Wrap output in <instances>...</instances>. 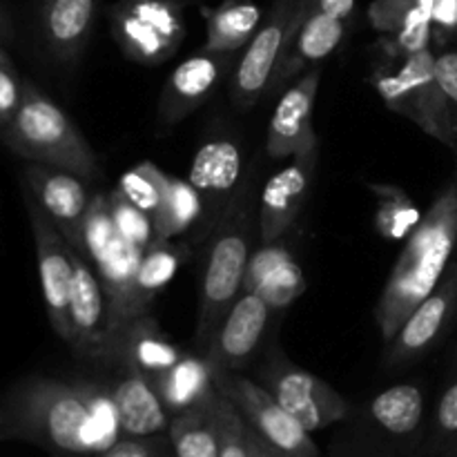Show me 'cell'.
Instances as JSON below:
<instances>
[{"label":"cell","instance_id":"41","mask_svg":"<svg viewBox=\"0 0 457 457\" xmlns=\"http://www.w3.org/2000/svg\"><path fill=\"white\" fill-rule=\"evenodd\" d=\"M250 445H253V457H288L281 453V451H277L275 446L268 445L266 440H262L253 428H250Z\"/></svg>","mask_w":457,"mask_h":457},{"label":"cell","instance_id":"4","mask_svg":"<svg viewBox=\"0 0 457 457\" xmlns=\"http://www.w3.org/2000/svg\"><path fill=\"white\" fill-rule=\"evenodd\" d=\"M250 186L241 187L217 221L212 245L205 259L201 284L199 317L195 328V351L205 353L210 337L244 290L250 262V232H253V204Z\"/></svg>","mask_w":457,"mask_h":457},{"label":"cell","instance_id":"8","mask_svg":"<svg viewBox=\"0 0 457 457\" xmlns=\"http://www.w3.org/2000/svg\"><path fill=\"white\" fill-rule=\"evenodd\" d=\"M214 386L235 404L245 424L277 451L288 457L320 455L311 433L272 397L266 386L244 378L237 370H217Z\"/></svg>","mask_w":457,"mask_h":457},{"label":"cell","instance_id":"32","mask_svg":"<svg viewBox=\"0 0 457 457\" xmlns=\"http://www.w3.org/2000/svg\"><path fill=\"white\" fill-rule=\"evenodd\" d=\"M119 239L120 237L116 232L114 217L110 210V195L94 192L87 214H85L83 230H80L79 253H83L94 266H98Z\"/></svg>","mask_w":457,"mask_h":457},{"label":"cell","instance_id":"23","mask_svg":"<svg viewBox=\"0 0 457 457\" xmlns=\"http://www.w3.org/2000/svg\"><path fill=\"white\" fill-rule=\"evenodd\" d=\"M96 16V0H45L43 38L49 56L61 65H71L85 52Z\"/></svg>","mask_w":457,"mask_h":457},{"label":"cell","instance_id":"42","mask_svg":"<svg viewBox=\"0 0 457 457\" xmlns=\"http://www.w3.org/2000/svg\"><path fill=\"white\" fill-rule=\"evenodd\" d=\"M12 38H13V27L12 22H9L7 13H4L3 7H0V43H9Z\"/></svg>","mask_w":457,"mask_h":457},{"label":"cell","instance_id":"2","mask_svg":"<svg viewBox=\"0 0 457 457\" xmlns=\"http://www.w3.org/2000/svg\"><path fill=\"white\" fill-rule=\"evenodd\" d=\"M455 248L457 195L451 183L437 195L420 226L406 239L404 250L375 306L373 317L384 342H391L411 312L436 290L453 262Z\"/></svg>","mask_w":457,"mask_h":457},{"label":"cell","instance_id":"11","mask_svg":"<svg viewBox=\"0 0 457 457\" xmlns=\"http://www.w3.org/2000/svg\"><path fill=\"white\" fill-rule=\"evenodd\" d=\"M457 321V262H451L445 277L431 295L402 324L395 337L386 342L384 366L400 369L431 353Z\"/></svg>","mask_w":457,"mask_h":457},{"label":"cell","instance_id":"30","mask_svg":"<svg viewBox=\"0 0 457 457\" xmlns=\"http://www.w3.org/2000/svg\"><path fill=\"white\" fill-rule=\"evenodd\" d=\"M204 214V199L196 192V187L187 179L170 177L165 199L154 217L156 239L174 241L177 237L192 230V226H196Z\"/></svg>","mask_w":457,"mask_h":457},{"label":"cell","instance_id":"7","mask_svg":"<svg viewBox=\"0 0 457 457\" xmlns=\"http://www.w3.org/2000/svg\"><path fill=\"white\" fill-rule=\"evenodd\" d=\"M110 22L120 52L141 65L172 58L186 36L181 0H119Z\"/></svg>","mask_w":457,"mask_h":457},{"label":"cell","instance_id":"46","mask_svg":"<svg viewBox=\"0 0 457 457\" xmlns=\"http://www.w3.org/2000/svg\"><path fill=\"white\" fill-rule=\"evenodd\" d=\"M453 186H455V195H457V177H455V183H453Z\"/></svg>","mask_w":457,"mask_h":457},{"label":"cell","instance_id":"12","mask_svg":"<svg viewBox=\"0 0 457 457\" xmlns=\"http://www.w3.org/2000/svg\"><path fill=\"white\" fill-rule=\"evenodd\" d=\"M25 192L36 201L45 217L56 226L71 248H80V230L92 195L85 179L67 170L43 163H29L22 170Z\"/></svg>","mask_w":457,"mask_h":457},{"label":"cell","instance_id":"22","mask_svg":"<svg viewBox=\"0 0 457 457\" xmlns=\"http://www.w3.org/2000/svg\"><path fill=\"white\" fill-rule=\"evenodd\" d=\"M241 179V152L239 147L226 138L208 141L195 154V161L187 172V181L196 187L204 199L205 212L217 210L219 219L230 205L232 195Z\"/></svg>","mask_w":457,"mask_h":457},{"label":"cell","instance_id":"36","mask_svg":"<svg viewBox=\"0 0 457 457\" xmlns=\"http://www.w3.org/2000/svg\"><path fill=\"white\" fill-rule=\"evenodd\" d=\"M219 457H253L250 445V427L241 418L228 397L221 406V440H219Z\"/></svg>","mask_w":457,"mask_h":457},{"label":"cell","instance_id":"13","mask_svg":"<svg viewBox=\"0 0 457 457\" xmlns=\"http://www.w3.org/2000/svg\"><path fill=\"white\" fill-rule=\"evenodd\" d=\"M71 262H74V281H71L70 302V346L79 355L103 364L110 348L105 290H103L96 268L83 253L71 248Z\"/></svg>","mask_w":457,"mask_h":457},{"label":"cell","instance_id":"5","mask_svg":"<svg viewBox=\"0 0 457 457\" xmlns=\"http://www.w3.org/2000/svg\"><path fill=\"white\" fill-rule=\"evenodd\" d=\"M373 85L388 110L413 120L422 132L457 150L449 107L436 74V52L431 47L402 58L395 70L378 67Z\"/></svg>","mask_w":457,"mask_h":457},{"label":"cell","instance_id":"35","mask_svg":"<svg viewBox=\"0 0 457 457\" xmlns=\"http://www.w3.org/2000/svg\"><path fill=\"white\" fill-rule=\"evenodd\" d=\"M457 446V355L453 373L449 384L437 402L436 415H433L431 449L433 453L446 457Z\"/></svg>","mask_w":457,"mask_h":457},{"label":"cell","instance_id":"33","mask_svg":"<svg viewBox=\"0 0 457 457\" xmlns=\"http://www.w3.org/2000/svg\"><path fill=\"white\" fill-rule=\"evenodd\" d=\"M168 186V174L156 168L152 161H143V163H137L128 172L120 174L116 190L123 192L137 208H141L143 212H147L154 219L161 204H163Z\"/></svg>","mask_w":457,"mask_h":457},{"label":"cell","instance_id":"19","mask_svg":"<svg viewBox=\"0 0 457 457\" xmlns=\"http://www.w3.org/2000/svg\"><path fill=\"white\" fill-rule=\"evenodd\" d=\"M105 386L114 400L123 437L165 436L172 415L165 409L159 391L145 375L125 366H112Z\"/></svg>","mask_w":457,"mask_h":457},{"label":"cell","instance_id":"14","mask_svg":"<svg viewBox=\"0 0 457 457\" xmlns=\"http://www.w3.org/2000/svg\"><path fill=\"white\" fill-rule=\"evenodd\" d=\"M321 67L315 65L281 94L266 137V154L272 159H295L317 150L320 138L312 128L315 98L320 92Z\"/></svg>","mask_w":457,"mask_h":457},{"label":"cell","instance_id":"10","mask_svg":"<svg viewBox=\"0 0 457 457\" xmlns=\"http://www.w3.org/2000/svg\"><path fill=\"white\" fill-rule=\"evenodd\" d=\"M27 214H29L31 235L36 244V259H38L40 288H43L45 308H47L49 324L54 333L70 344L71 321V281H74V262H71V245L65 237L56 230L52 221L45 217L43 210L36 205L25 192Z\"/></svg>","mask_w":457,"mask_h":457},{"label":"cell","instance_id":"20","mask_svg":"<svg viewBox=\"0 0 457 457\" xmlns=\"http://www.w3.org/2000/svg\"><path fill=\"white\" fill-rule=\"evenodd\" d=\"M433 0H375L369 9L370 25L384 34L391 58L411 56L431 47Z\"/></svg>","mask_w":457,"mask_h":457},{"label":"cell","instance_id":"9","mask_svg":"<svg viewBox=\"0 0 457 457\" xmlns=\"http://www.w3.org/2000/svg\"><path fill=\"white\" fill-rule=\"evenodd\" d=\"M262 386H266L308 433L324 431L348 415V402L328 382L281 357L268 364Z\"/></svg>","mask_w":457,"mask_h":457},{"label":"cell","instance_id":"45","mask_svg":"<svg viewBox=\"0 0 457 457\" xmlns=\"http://www.w3.org/2000/svg\"><path fill=\"white\" fill-rule=\"evenodd\" d=\"M446 457H457V446H455V449H453V451H451V453H449V455H446Z\"/></svg>","mask_w":457,"mask_h":457},{"label":"cell","instance_id":"26","mask_svg":"<svg viewBox=\"0 0 457 457\" xmlns=\"http://www.w3.org/2000/svg\"><path fill=\"white\" fill-rule=\"evenodd\" d=\"M186 257V248L177 245L174 241L165 239H156L154 244L143 253L137 277H134L132 293H129L128 306H125L123 326L150 311L152 302L159 297L161 290H163L165 286L177 277V272L181 270ZM123 326H120V328H123Z\"/></svg>","mask_w":457,"mask_h":457},{"label":"cell","instance_id":"27","mask_svg":"<svg viewBox=\"0 0 457 457\" xmlns=\"http://www.w3.org/2000/svg\"><path fill=\"white\" fill-rule=\"evenodd\" d=\"M214 373L217 369L204 353H186L170 370H165L154 384L163 400L170 415H179L192 406L208 400L217 386H214Z\"/></svg>","mask_w":457,"mask_h":457},{"label":"cell","instance_id":"39","mask_svg":"<svg viewBox=\"0 0 457 457\" xmlns=\"http://www.w3.org/2000/svg\"><path fill=\"white\" fill-rule=\"evenodd\" d=\"M22 96H25V80H21L12 61L0 62V129L7 128L9 120L16 116Z\"/></svg>","mask_w":457,"mask_h":457},{"label":"cell","instance_id":"24","mask_svg":"<svg viewBox=\"0 0 457 457\" xmlns=\"http://www.w3.org/2000/svg\"><path fill=\"white\" fill-rule=\"evenodd\" d=\"M344 34H346V22L328 16L312 3V9L290 40L288 52H286L284 62H281L270 89H277L281 83L297 76L306 67L311 70V67L320 65L326 56H330L339 47Z\"/></svg>","mask_w":457,"mask_h":457},{"label":"cell","instance_id":"1","mask_svg":"<svg viewBox=\"0 0 457 457\" xmlns=\"http://www.w3.org/2000/svg\"><path fill=\"white\" fill-rule=\"evenodd\" d=\"M4 428L65 457H98L123 437L105 382L29 378L12 391Z\"/></svg>","mask_w":457,"mask_h":457},{"label":"cell","instance_id":"17","mask_svg":"<svg viewBox=\"0 0 457 457\" xmlns=\"http://www.w3.org/2000/svg\"><path fill=\"white\" fill-rule=\"evenodd\" d=\"M235 58L232 52H212L201 49L195 56L179 62L177 70L170 74L163 94L159 101V116L163 123H181L186 116L199 110L214 94L223 80L230 62Z\"/></svg>","mask_w":457,"mask_h":457},{"label":"cell","instance_id":"18","mask_svg":"<svg viewBox=\"0 0 457 457\" xmlns=\"http://www.w3.org/2000/svg\"><path fill=\"white\" fill-rule=\"evenodd\" d=\"M183 355H186V351L181 346H177L161 330V326L156 324V320L150 312H145V315L137 317L129 324H125L114 335L103 364L107 369H112V366H125V369H132L137 373L145 375L150 382H156Z\"/></svg>","mask_w":457,"mask_h":457},{"label":"cell","instance_id":"6","mask_svg":"<svg viewBox=\"0 0 457 457\" xmlns=\"http://www.w3.org/2000/svg\"><path fill=\"white\" fill-rule=\"evenodd\" d=\"M312 3L315 0H277L232 71V96L237 105L253 107L272 87L290 40L312 9Z\"/></svg>","mask_w":457,"mask_h":457},{"label":"cell","instance_id":"38","mask_svg":"<svg viewBox=\"0 0 457 457\" xmlns=\"http://www.w3.org/2000/svg\"><path fill=\"white\" fill-rule=\"evenodd\" d=\"M98 457H174L168 433L154 437H120Z\"/></svg>","mask_w":457,"mask_h":457},{"label":"cell","instance_id":"40","mask_svg":"<svg viewBox=\"0 0 457 457\" xmlns=\"http://www.w3.org/2000/svg\"><path fill=\"white\" fill-rule=\"evenodd\" d=\"M315 7L328 16L337 18V21L348 22L355 12V0H315Z\"/></svg>","mask_w":457,"mask_h":457},{"label":"cell","instance_id":"21","mask_svg":"<svg viewBox=\"0 0 457 457\" xmlns=\"http://www.w3.org/2000/svg\"><path fill=\"white\" fill-rule=\"evenodd\" d=\"M244 290L259 295L277 312L302 297L306 290V277L293 253L275 241L263 244L262 250L250 254Z\"/></svg>","mask_w":457,"mask_h":457},{"label":"cell","instance_id":"44","mask_svg":"<svg viewBox=\"0 0 457 457\" xmlns=\"http://www.w3.org/2000/svg\"><path fill=\"white\" fill-rule=\"evenodd\" d=\"M4 427V418H3V411H0V428Z\"/></svg>","mask_w":457,"mask_h":457},{"label":"cell","instance_id":"16","mask_svg":"<svg viewBox=\"0 0 457 457\" xmlns=\"http://www.w3.org/2000/svg\"><path fill=\"white\" fill-rule=\"evenodd\" d=\"M320 165V147L299 154L268 179L259 204V235L263 244H275L297 221L306 205L312 179Z\"/></svg>","mask_w":457,"mask_h":457},{"label":"cell","instance_id":"28","mask_svg":"<svg viewBox=\"0 0 457 457\" xmlns=\"http://www.w3.org/2000/svg\"><path fill=\"white\" fill-rule=\"evenodd\" d=\"M204 49L237 54L262 27V7L254 0H226L217 9H204Z\"/></svg>","mask_w":457,"mask_h":457},{"label":"cell","instance_id":"34","mask_svg":"<svg viewBox=\"0 0 457 457\" xmlns=\"http://www.w3.org/2000/svg\"><path fill=\"white\" fill-rule=\"evenodd\" d=\"M110 210L120 239L128 241L129 245L138 248L141 253H145V250L154 244V219L147 212H143L141 208H137V205H134L123 192L116 190V187L110 192Z\"/></svg>","mask_w":457,"mask_h":457},{"label":"cell","instance_id":"25","mask_svg":"<svg viewBox=\"0 0 457 457\" xmlns=\"http://www.w3.org/2000/svg\"><path fill=\"white\" fill-rule=\"evenodd\" d=\"M223 395L214 391L208 400L172 415L168 440L174 457H219Z\"/></svg>","mask_w":457,"mask_h":457},{"label":"cell","instance_id":"43","mask_svg":"<svg viewBox=\"0 0 457 457\" xmlns=\"http://www.w3.org/2000/svg\"><path fill=\"white\" fill-rule=\"evenodd\" d=\"M0 62H9V56H7V52L3 49V45H0Z\"/></svg>","mask_w":457,"mask_h":457},{"label":"cell","instance_id":"15","mask_svg":"<svg viewBox=\"0 0 457 457\" xmlns=\"http://www.w3.org/2000/svg\"><path fill=\"white\" fill-rule=\"evenodd\" d=\"M272 308L259 295L241 290L237 302L217 326L204 355L217 370H239L253 360L266 335Z\"/></svg>","mask_w":457,"mask_h":457},{"label":"cell","instance_id":"31","mask_svg":"<svg viewBox=\"0 0 457 457\" xmlns=\"http://www.w3.org/2000/svg\"><path fill=\"white\" fill-rule=\"evenodd\" d=\"M370 192L378 199V210L373 217L375 230L386 241L409 239L424 217L415 201L402 187L386 186V183H373Z\"/></svg>","mask_w":457,"mask_h":457},{"label":"cell","instance_id":"29","mask_svg":"<svg viewBox=\"0 0 457 457\" xmlns=\"http://www.w3.org/2000/svg\"><path fill=\"white\" fill-rule=\"evenodd\" d=\"M424 393L418 384H397L379 393L369 404L375 427L395 437H411L424 420Z\"/></svg>","mask_w":457,"mask_h":457},{"label":"cell","instance_id":"37","mask_svg":"<svg viewBox=\"0 0 457 457\" xmlns=\"http://www.w3.org/2000/svg\"><path fill=\"white\" fill-rule=\"evenodd\" d=\"M436 74L449 107L451 123L457 138V47H440L436 52ZM457 152V150H455Z\"/></svg>","mask_w":457,"mask_h":457},{"label":"cell","instance_id":"3","mask_svg":"<svg viewBox=\"0 0 457 457\" xmlns=\"http://www.w3.org/2000/svg\"><path fill=\"white\" fill-rule=\"evenodd\" d=\"M0 138L13 154L31 163L67 170L85 181L101 174L96 152L79 125L31 83H25L21 107L7 128L0 129Z\"/></svg>","mask_w":457,"mask_h":457}]
</instances>
